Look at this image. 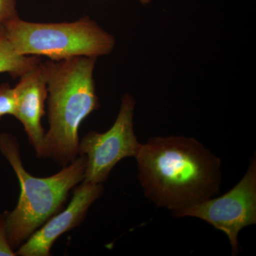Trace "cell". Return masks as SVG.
Listing matches in <instances>:
<instances>
[{
    "label": "cell",
    "instance_id": "1",
    "mask_svg": "<svg viewBox=\"0 0 256 256\" xmlns=\"http://www.w3.org/2000/svg\"><path fill=\"white\" fill-rule=\"evenodd\" d=\"M138 180L144 195L172 214L214 196L222 184V162L194 138L156 137L141 144Z\"/></svg>",
    "mask_w": 256,
    "mask_h": 256
},
{
    "label": "cell",
    "instance_id": "2",
    "mask_svg": "<svg viewBox=\"0 0 256 256\" xmlns=\"http://www.w3.org/2000/svg\"><path fill=\"white\" fill-rule=\"evenodd\" d=\"M96 60L76 56L43 63L50 129L45 133L42 158H50L63 168L78 156L79 128L100 106L94 80Z\"/></svg>",
    "mask_w": 256,
    "mask_h": 256
},
{
    "label": "cell",
    "instance_id": "3",
    "mask_svg": "<svg viewBox=\"0 0 256 256\" xmlns=\"http://www.w3.org/2000/svg\"><path fill=\"white\" fill-rule=\"evenodd\" d=\"M0 152L18 176L20 195L12 212L4 214L5 232L13 249L20 246L63 208L70 190L84 181L86 158L79 156L72 163L48 178H36L24 168L16 138L0 134Z\"/></svg>",
    "mask_w": 256,
    "mask_h": 256
},
{
    "label": "cell",
    "instance_id": "4",
    "mask_svg": "<svg viewBox=\"0 0 256 256\" xmlns=\"http://www.w3.org/2000/svg\"><path fill=\"white\" fill-rule=\"evenodd\" d=\"M3 31L18 54L44 56L55 62L76 56L97 58L110 54L114 46V36L87 16L52 24L28 22L16 16Z\"/></svg>",
    "mask_w": 256,
    "mask_h": 256
},
{
    "label": "cell",
    "instance_id": "5",
    "mask_svg": "<svg viewBox=\"0 0 256 256\" xmlns=\"http://www.w3.org/2000/svg\"><path fill=\"white\" fill-rule=\"evenodd\" d=\"M136 101L128 94L112 127L104 133L90 131L79 142V154L86 158L84 182L102 184L121 160L136 158L141 146L134 131Z\"/></svg>",
    "mask_w": 256,
    "mask_h": 256
},
{
    "label": "cell",
    "instance_id": "6",
    "mask_svg": "<svg viewBox=\"0 0 256 256\" xmlns=\"http://www.w3.org/2000/svg\"><path fill=\"white\" fill-rule=\"evenodd\" d=\"M174 217H194L224 232L232 246V255L238 254L239 232L256 224V158L246 173L227 193L172 214Z\"/></svg>",
    "mask_w": 256,
    "mask_h": 256
},
{
    "label": "cell",
    "instance_id": "7",
    "mask_svg": "<svg viewBox=\"0 0 256 256\" xmlns=\"http://www.w3.org/2000/svg\"><path fill=\"white\" fill-rule=\"evenodd\" d=\"M104 192L102 184L82 181L74 188L73 196L66 208L53 216L32 234L18 247L16 256H50V250L56 240L82 223L88 210L102 196Z\"/></svg>",
    "mask_w": 256,
    "mask_h": 256
},
{
    "label": "cell",
    "instance_id": "8",
    "mask_svg": "<svg viewBox=\"0 0 256 256\" xmlns=\"http://www.w3.org/2000/svg\"><path fill=\"white\" fill-rule=\"evenodd\" d=\"M14 88L16 96L14 116L23 124L36 156L42 158L45 136L42 120L45 114V102L48 98L44 64L40 62L22 76Z\"/></svg>",
    "mask_w": 256,
    "mask_h": 256
},
{
    "label": "cell",
    "instance_id": "9",
    "mask_svg": "<svg viewBox=\"0 0 256 256\" xmlns=\"http://www.w3.org/2000/svg\"><path fill=\"white\" fill-rule=\"evenodd\" d=\"M40 62L36 56L16 53L3 30H0V74L8 73L13 78H20Z\"/></svg>",
    "mask_w": 256,
    "mask_h": 256
},
{
    "label": "cell",
    "instance_id": "10",
    "mask_svg": "<svg viewBox=\"0 0 256 256\" xmlns=\"http://www.w3.org/2000/svg\"><path fill=\"white\" fill-rule=\"evenodd\" d=\"M16 108V96L14 88L9 84L0 86V120L5 116H14Z\"/></svg>",
    "mask_w": 256,
    "mask_h": 256
},
{
    "label": "cell",
    "instance_id": "11",
    "mask_svg": "<svg viewBox=\"0 0 256 256\" xmlns=\"http://www.w3.org/2000/svg\"><path fill=\"white\" fill-rule=\"evenodd\" d=\"M18 16L16 10V0H0V30L5 24Z\"/></svg>",
    "mask_w": 256,
    "mask_h": 256
},
{
    "label": "cell",
    "instance_id": "12",
    "mask_svg": "<svg viewBox=\"0 0 256 256\" xmlns=\"http://www.w3.org/2000/svg\"><path fill=\"white\" fill-rule=\"evenodd\" d=\"M16 252L10 245L5 232L4 214L0 215V256H15Z\"/></svg>",
    "mask_w": 256,
    "mask_h": 256
}]
</instances>
